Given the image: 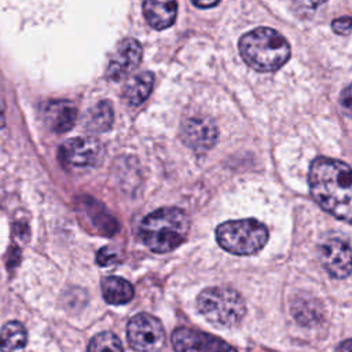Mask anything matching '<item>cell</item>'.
Returning <instances> with one entry per match:
<instances>
[{"label": "cell", "mask_w": 352, "mask_h": 352, "mask_svg": "<svg viewBox=\"0 0 352 352\" xmlns=\"http://www.w3.org/2000/svg\"><path fill=\"white\" fill-rule=\"evenodd\" d=\"M44 121L48 128L56 133L67 132L77 120V107L69 100H50L44 109Z\"/></svg>", "instance_id": "12"}, {"label": "cell", "mask_w": 352, "mask_h": 352, "mask_svg": "<svg viewBox=\"0 0 352 352\" xmlns=\"http://www.w3.org/2000/svg\"><path fill=\"white\" fill-rule=\"evenodd\" d=\"M88 352H124L120 338L110 333V331H103L96 334L89 345H88Z\"/></svg>", "instance_id": "19"}, {"label": "cell", "mask_w": 352, "mask_h": 352, "mask_svg": "<svg viewBox=\"0 0 352 352\" xmlns=\"http://www.w3.org/2000/svg\"><path fill=\"white\" fill-rule=\"evenodd\" d=\"M216 241L230 253L254 254L267 243L268 230L254 219L230 220L216 228Z\"/></svg>", "instance_id": "5"}, {"label": "cell", "mask_w": 352, "mask_h": 352, "mask_svg": "<svg viewBox=\"0 0 352 352\" xmlns=\"http://www.w3.org/2000/svg\"><path fill=\"white\" fill-rule=\"evenodd\" d=\"M3 111H4V106H3V103L0 102V117L3 116Z\"/></svg>", "instance_id": "24"}, {"label": "cell", "mask_w": 352, "mask_h": 352, "mask_svg": "<svg viewBox=\"0 0 352 352\" xmlns=\"http://www.w3.org/2000/svg\"><path fill=\"white\" fill-rule=\"evenodd\" d=\"M340 352H349V340H346L342 345H340Z\"/></svg>", "instance_id": "23"}, {"label": "cell", "mask_w": 352, "mask_h": 352, "mask_svg": "<svg viewBox=\"0 0 352 352\" xmlns=\"http://www.w3.org/2000/svg\"><path fill=\"white\" fill-rule=\"evenodd\" d=\"M180 136L186 146L195 151H206L217 139L214 124L204 117H190L182 122Z\"/></svg>", "instance_id": "10"}, {"label": "cell", "mask_w": 352, "mask_h": 352, "mask_svg": "<svg viewBox=\"0 0 352 352\" xmlns=\"http://www.w3.org/2000/svg\"><path fill=\"white\" fill-rule=\"evenodd\" d=\"M175 352H236L234 346L212 334L179 327L172 334Z\"/></svg>", "instance_id": "8"}, {"label": "cell", "mask_w": 352, "mask_h": 352, "mask_svg": "<svg viewBox=\"0 0 352 352\" xmlns=\"http://www.w3.org/2000/svg\"><path fill=\"white\" fill-rule=\"evenodd\" d=\"M242 59L257 72H274L282 67L290 47L286 38L271 28H256L239 38Z\"/></svg>", "instance_id": "3"}, {"label": "cell", "mask_w": 352, "mask_h": 352, "mask_svg": "<svg viewBox=\"0 0 352 352\" xmlns=\"http://www.w3.org/2000/svg\"><path fill=\"white\" fill-rule=\"evenodd\" d=\"M187 214L177 208H161L140 223V238L155 253H168L180 246L188 234Z\"/></svg>", "instance_id": "2"}, {"label": "cell", "mask_w": 352, "mask_h": 352, "mask_svg": "<svg viewBox=\"0 0 352 352\" xmlns=\"http://www.w3.org/2000/svg\"><path fill=\"white\" fill-rule=\"evenodd\" d=\"M102 144L92 136H80L66 140L59 148V160L69 169H88L102 157Z\"/></svg>", "instance_id": "7"}, {"label": "cell", "mask_w": 352, "mask_h": 352, "mask_svg": "<svg viewBox=\"0 0 352 352\" xmlns=\"http://www.w3.org/2000/svg\"><path fill=\"white\" fill-rule=\"evenodd\" d=\"M197 305L206 320L224 327L238 324L246 312L242 296L236 290L223 286L202 290L198 296Z\"/></svg>", "instance_id": "4"}, {"label": "cell", "mask_w": 352, "mask_h": 352, "mask_svg": "<svg viewBox=\"0 0 352 352\" xmlns=\"http://www.w3.org/2000/svg\"><path fill=\"white\" fill-rule=\"evenodd\" d=\"M154 85V76L150 72H143L132 77L124 87V99L128 104L138 106L150 95Z\"/></svg>", "instance_id": "14"}, {"label": "cell", "mask_w": 352, "mask_h": 352, "mask_svg": "<svg viewBox=\"0 0 352 352\" xmlns=\"http://www.w3.org/2000/svg\"><path fill=\"white\" fill-rule=\"evenodd\" d=\"M102 293L109 304L121 305L132 300L133 287L128 280L120 276H109L102 282Z\"/></svg>", "instance_id": "15"}, {"label": "cell", "mask_w": 352, "mask_h": 352, "mask_svg": "<svg viewBox=\"0 0 352 352\" xmlns=\"http://www.w3.org/2000/svg\"><path fill=\"white\" fill-rule=\"evenodd\" d=\"M292 312H293L294 319L297 322H300L301 324H304V326L319 322V318L322 315L320 305L318 304V301L311 300V298H298V300H296L293 302Z\"/></svg>", "instance_id": "18"}, {"label": "cell", "mask_w": 352, "mask_h": 352, "mask_svg": "<svg viewBox=\"0 0 352 352\" xmlns=\"http://www.w3.org/2000/svg\"><path fill=\"white\" fill-rule=\"evenodd\" d=\"M28 341L26 329L21 322L11 320L0 330V351L1 352H22Z\"/></svg>", "instance_id": "16"}, {"label": "cell", "mask_w": 352, "mask_h": 352, "mask_svg": "<svg viewBox=\"0 0 352 352\" xmlns=\"http://www.w3.org/2000/svg\"><path fill=\"white\" fill-rule=\"evenodd\" d=\"M142 60V47L135 38L122 40L114 51L106 76L109 80L120 81L126 77Z\"/></svg>", "instance_id": "11"}, {"label": "cell", "mask_w": 352, "mask_h": 352, "mask_svg": "<svg viewBox=\"0 0 352 352\" xmlns=\"http://www.w3.org/2000/svg\"><path fill=\"white\" fill-rule=\"evenodd\" d=\"M128 342L138 352H158L165 342V331L161 322L148 315H135L126 327Z\"/></svg>", "instance_id": "6"}, {"label": "cell", "mask_w": 352, "mask_h": 352, "mask_svg": "<svg viewBox=\"0 0 352 352\" xmlns=\"http://www.w3.org/2000/svg\"><path fill=\"white\" fill-rule=\"evenodd\" d=\"M192 4L195 7H199V8H210V7L217 6L219 1H197V0H192Z\"/></svg>", "instance_id": "22"}, {"label": "cell", "mask_w": 352, "mask_h": 352, "mask_svg": "<svg viewBox=\"0 0 352 352\" xmlns=\"http://www.w3.org/2000/svg\"><path fill=\"white\" fill-rule=\"evenodd\" d=\"M331 28L337 34H349V32H351V18L348 15L342 16V18H337V19L333 21Z\"/></svg>", "instance_id": "20"}, {"label": "cell", "mask_w": 352, "mask_h": 352, "mask_svg": "<svg viewBox=\"0 0 352 352\" xmlns=\"http://www.w3.org/2000/svg\"><path fill=\"white\" fill-rule=\"evenodd\" d=\"M341 99H342V104H344V109L345 111L348 113L349 109H351V88L346 87L341 95Z\"/></svg>", "instance_id": "21"}, {"label": "cell", "mask_w": 352, "mask_h": 352, "mask_svg": "<svg viewBox=\"0 0 352 352\" xmlns=\"http://www.w3.org/2000/svg\"><path fill=\"white\" fill-rule=\"evenodd\" d=\"M113 120L114 114L110 103L102 100L88 110L84 118V126L92 132H106L111 128Z\"/></svg>", "instance_id": "17"}, {"label": "cell", "mask_w": 352, "mask_h": 352, "mask_svg": "<svg viewBox=\"0 0 352 352\" xmlns=\"http://www.w3.org/2000/svg\"><path fill=\"white\" fill-rule=\"evenodd\" d=\"M144 18L155 30H164L173 25L177 15L176 1L147 0L143 3Z\"/></svg>", "instance_id": "13"}, {"label": "cell", "mask_w": 352, "mask_h": 352, "mask_svg": "<svg viewBox=\"0 0 352 352\" xmlns=\"http://www.w3.org/2000/svg\"><path fill=\"white\" fill-rule=\"evenodd\" d=\"M308 182L311 195L323 210L340 220H351V169L345 162L327 157L315 158L309 168Z\"/></svg>", "instance_id": "1"}, {"label": "cell", "mask_w": 352, "mask_h": 352, "mask_svg": "<svg viewBox=\"0 0 352 352\" xmlns=\"http://www.w3.org/2000/svg\"><path fill=\"white\" fill-rule=\"evenodd\" d=\"M319 258L334 278H346L351 274V248L346 238L334 236L324 241L319 248Z\"/></svg>", "instance_id": "9"}]
</instances>
